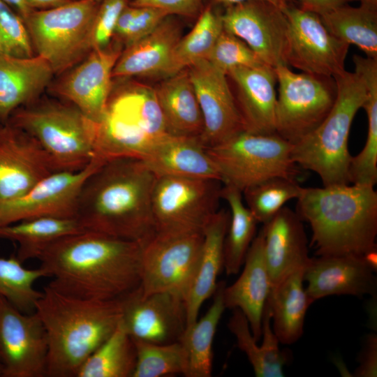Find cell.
Listing matches in <instances>:
<instances>
[{
  "mask_svg": "<svg viewBox=\"0 0 377 377\" xmlns=\"http://www.w3.org/2000/svg\"><path fill=\"white\" fill-rule=\"evenodd\" d=\"M141 250L138 242L84 230L57 240L38 260L54 290L84 300H118L140 286Z\"/></svg>",
  "mask_w": 377,
  "mask_h": 377,
  "instance_id": "1",
  "label": "cell"
},
{
  "mask_svg": "<svg viewBox=\"0 0 377 377\" xmlns=\"http://www.w3.org/2000/svg\"><path fill=\"white\" fill-rule=\"evenodd\" d=\"M156 178L141 158L106 161L84 181L75 218L85 230L142 245L156 233L151 212Z\"/></svg>",
  "mask_w": 377,
  "mask_h": 377,
  "instance_id": "2",
  "label": "cell"
},
{
  "mask_svg": "<svg viewBox=\"0 0 377 377\" xmlns=\"http://www.w3.org/2000/svg\"><path fill=\"white\" fill-rule=\"evenodd\" d=\"M297 214L311 229L318 256L376 253L377 192L374 186L338 184L302 188Z\"/></svg>",
  "mask_w": 377,
  "mask_h": 377,
  "instance_id": "3",
  "label": "cell"
},
{
  "mask_svg": "<svg viewBox=\"0 0 377 377\" xmlns=\"http://www.w3.org/2000/svg\"><path fill=\"white\" fill-rule=\"evenodd\" d=\"M34 311L46 332L48 377H76L84 361L114 332L121 318L119 299H80L48 285Z\"/></svg>",
  "mask_w": 377,
  "mask_h": 377,
  "instance_id": "4",
  "label": "cell"
},
{
  "mask_svg": "<svg viewBox=\"0 0 377 377\" xmlns=\"http://www.w3.org/2000/svg\"><path fill=\"white\" fill-rule=\"evenodd\" d=\"M170 135L154 87L133 78H113L104 112L96 123V157L142 159Z\"/></svg>",
  "mask_w": 377,
  "mask_h": 377,
  "instance_id": "5",
  "label": "cell"
},
{
  "mask_svg": "<svg viewBox=\"0 0 377 377\" xmlns=\"http://www.w3.org/2000/svg\"><path fill=\"white\" fill-rule=\"evenodd\" d=\"M333 77L337 98L331 110L291 151L293 162L319 175L323 186L350 184L348 136L355 115L366 98L364 84L355 72L345 70Z\"/></svg>",
  "mask_w": 377,
  "mask_h": 377,
  "instance_id": "6",
  "label": "cell"
},
{
  "mask_svg": "<svg viewBox=\"0 0 377 377\" xmlns=\"http://www.w3.org/2000/svg\"><path fill=\"white\" fill-rule=\"evenodd\" d=\"M7 123L34 137L58 172L80 170L96 158V123L68 102L40 97L15 110Z\"/></svg>",
  "mask_w": 377,
  "mask_h": 377,
  "instance_id": "7",
  "label": "cell"
},
{
  "mask_svg": "<svg viewBox=\"0 0 377 377\" xmlns=\"http://www.w3.org/2000/svg\"><path fill=\"white\" fill-rule=\"evenodd\" d=\"M100 2L76 0L48 9L31 10L24 20L36 54L61 75L93 50L92 36Z\"/></svg>",
  "mask_w": 377,
  "mask_h": 377,
  "instance_id": "8",
  "label": "cell"
},
{
  "mask_svg": "<svg viewBox=\"0 0 377 377\" xmlns=\"http://www.w3.org/2000/svg\"><path fill=\"white\" fill-rule=\"evenodd\" d=\"M292 147L276 133L243 131L206 149L222 183L242 192L272 177L295 179L297 165L292 159Z\"/></svg>",
  "mask_w": 377,
  "mask_h": 377,
  "instance_id": "9",
  "label": "cell"
},
{
  "mask_svg": "<svg viewBox=\"0 0 377 377\" xmlns=\"http://www.w3.org/2000/svg\"><path fill=\"white\" fill-rule=\"evenodd\" d=\"M274 71L279 83L276 133L293 145L328 114L337 98L336 82L332 77L295 73L286 65Z\"/></svg>",
  "mask_w": 377,
  "mask_h": 377,
  "instance_id": "10",
  "label": "cell"
},
{
  "mask_svg": "<svg viewBox=\"0 0 377 377\" xmlns=\"http://www.w3.org/2000/svg\"><path fill=\"white\" fill-rule=\"evenodd\" d=\"M222 182L158 176L151 195L156 233L202 232L219 210Z\"/></svg>",
  "mask_w": 377,
  "mask_h": 377,
  "instance_id": "11",
  "label": "cell"
},
{
  "mask_svg": "<svg viewBox=\"0 0 377 377\" xmlns=\"http://www.w3.org/2000/svg\"><path fill=\"white\" fill-rule=\"evenodd\" d=\"M202 243L203 232L155 233L142 245L139 286L142 293L173 292L185 298Z\"/></svg>",
  "mask_w": 377,
  "mask_h": 377,
  "instance_id": "12",
  "label": "cell"
},
{
  "mask_svg": "<svg viewBox=\"0 0 377 377\" xmlns=\"http://www.w3.org/2000/svg\"><path fill=\"white\" fill-rule=\"evenodd\" d=\"M286 64L304 73L334 77L345 71L349 45L333 36L319 15L288 6Z\"/></svg>",
  "mask_w": 377,
  "mask_h": 377,
  "instance_id": "13",
  "label": "cell"
},
{
  "mask_svg": "<svg viewBox=\"0 0 377 377\" xmlns=\"http://www.w3.org/2000/svg\"><path fill=\"white\" fill-rule=\"evenodd\" d=\"M223 29L243 40L265 64L286 65L288 20L283 9L265 1L225 6Z\"/></svg>",
  "mask_w": 377,
  "mask_h": 377,
  "instance_id": "14",
  "label": "cell"
},
{
  "mask_svg": "<svg viewBox=\"0 0 377 377\" xmlns=\"http://www.w3.org/2000/svg\"><path fill=\"white\" fill-rule=\"evenodd\" d=\"M2 377L46 376L47 340L36 313H24L0 296Z\"/></svg>",
  "mask_w": 377,
  "mask_h": 377,
  "instance_id": "15",
  "label": "cell"
},
{
  "mask_svg": "<svg viewBox=\"0 0 377 377\" xmlns=\"http://www.w3.org/2000/svg\"><path fill=\"white\" fill-rule=\"evenodd\" d=\"M104 162L96 158L80 170L54 172L22 195L0 199V227L43 216L75 218L84 181Z\"/></svg>",
  "mask_w": 377,
  "mask_h": 377,
  "instance_id": "16",
  "label": "cell"
},
{
  "mask_svg": "<svg viewBox=\"0 0 377 377\" xmlns=\"http://www.w3.org/2000/svg\"><path fill=\"white\" fill-rule=\"evenodd\" d=\"M120 324L135 340L156 344L179 341L186 328L184 297L173 292L144 295L139 286L119 299Z\"/></svg>",
  "mask_w": 377,
  "mask_h": 377,
  "instance_id": "17",
  "label": "cell"
},
{
  "mask_svg": "<svg viewBox=\"0 0 377 377\" xmlns=\"http://www.w3.org/2000/svg\"><path fill=\"white\" fill-rule=\"evenodd\" d=\"M123 47L112 40L103 49H93L78 64L49 85L60 100L76 106L97 123L104 112L112 85V71Z\"/></svg>",
  "mask_w": 377,
  "mask_h": 377,
  "instance_id": "18",
  "label": "cell"
},
{
  "mask_svg": "<svg viewBox=\"0 0 377 377\" xmlns=\"http://www.w3.org/2000/svg\"><path fill=\"white\" fill-rule=\"evenodd\" d=\"M187 69L203 118L201 144L208 148L244 131L226 74L206 59Z\"/></svg>",
  "mask_w": 377,
  "mask_h": 377,
  "instance_id": "19",
  "label": "cell"
},
{
  "mask_svg": "<svg viewBox=\"0 0 377 377\" xmlns=\"http://www.w3.org/2000/svg\"><path fill=\"white\" fill-rule=\"evenodd\" d=\"M57 172L34 137L9 123L0 126V199L22 195Z\"/></svg>",
  "mask_w": 377,
  "mask_h": 377,
  "instance_id": "20",
  "label": "cell"
},
{
  "mask_svg": "<svg viewBox=\"0 0 377 377\" xmlns=\"http://www.w3.org/2000/svg\"><path fill=\"white\" fill-rule=\"evenodd\" d=\"M376 253L368 256L355 255L325 256L311 258L304 274L306 291L313 302L330 295H348L361 297L376 295Z\"/></svg>",
  "mask_w": 377,
  "mask_h": 377,
  "instance_id": "21",
  "label": "cell"
},
{
  "mask_svg": "<svg viewBox=\"0 0 377 377\" xmlns=\"http://www.w3.org/2000/svg\"><path fill=\"white\" fill-rule=\"evenodd\" d=\"M226 75L234 87L231 90L244 131L258 134L276 133L277 79L274 68L266 64L239 67Z\"/></svg>",
  "mask_w": 377,
  "mask_h": 377,
  "instance_id": "22",
  "label": "cell"
},
{
  "mask_svg": "<svg viewBox=\"0 0 377 377\" xmlns=\"http://www.w3.org/2000/svg\"><path fill=\"white\" fill-rule=\"evenodd\" d=\"M302 221L297 212L283 207L263 224L264 256L272 288L311 263Z\"/></svg>",
  "mask_w": 377,
  "mask_h": 377,
  "instance_id": "23",
  "label": "cell"
},
{
  "mask_svg": "<svg viewBox=\"0 0 377 377\" xmlns=\"http://www.w3.org/2000/svg\"><path fill=\"white\" fill-rule=\"evenodd\" d=\"M182 36L177 16H167L148 35L123 48L113 68L112 78H163Z\"/></svg>",
  "mask_w": 377,
  "mask_h": 377,
  "instance_id": "24",
  "label": "cell"
},
{
  "mask_svg": "<svg viewBox=\"0 0 377 377\" xmlns=\"http://www.w3.org/2000/svg\"><path fill=\"white\" fill-rule=\"evenodd\" d=\"M239 278L223 289L226 309H238L246 316L253 337L262 336V320L265 304L272 284L267 269L262 230L255 236L245 257Z\"/></svg>",
  "mask_w": 377,
  "mask_h": 377,
  "instance_id": "25",
  "label": "cell"
},
{
  "mask_svg": "<svg viewBox=\"0 0 377 377\" xmlns=\"http://www.w3.org/2000/svg\"><path fill=\"white\" fill-rule=\"evenodd\" d=\"M54 75L39 55L20 58L0 54V122L7 123L15 110L40 98Z\"/></svg>",
  "mask_w": 377,
  "mask_h": 377,
  "instance_id": "26",
  "label": "cell"
},
{
  "mask_svg": "<svg viewBox=\"0 0 377 377\" xmlns=\"http://www.w3.org/2000/svg\"><path fill=\"white\" fill-rule=\"evenodd\" d=\"M230 213L219 209L203 228V243L189 288L185 296L186 327L193 324L204 302L212 296L217 277L223 268V244Z\"/></svg>",
  "mask_w": 377,
  "mask_h": 377,
  "instance_id": "27",
  "label": "cell"
},
{
  "mask_svg": "<svg viewBox=\"0 0 377 377\" xmlns=\"http://www.w3.org/2000/svg\"><path fill=\"white\" fill-rule=\"evenodd\" d=\"M158 176L217 179L219 172L199 138L169 135L142 158Z\"/></svg>",
  "mask_w": 377,
  "mask_h": 377,
  "instance_id": "28",
  "label": "cell"
},
{
  "mask_svg": "<svg viewBox=\"0 0 377 377\" xmlns=\"http://www.w3.org/2000/svg\"><path fill=\"white\" fill-rule=\"evenodd\" d=\"M154 89L168 133L200 138L203 118L188 69L163 78Z\"/></svg>",
  "mask_w": 377,
  "mask_h": 377,
  "instance_id": "29",
  "label": "cell"
},
{
  "mask_svg": "<svg viewBox=\"0 0 377 377\" xmlns=\"http://www.w3.org/2000/svg\"><path fill=\"white\" fill-rule=\"evenodd\" d=\"M233 312L228 327L235 337L238 348L245 353L257 377H283L288 355L279 348V341L271 325L270 309L266 302L262 320L263 343L258 346L248 320L238 309Z\"/></svg>",
  "mask_w": 377,
  "mask_h": 377,
  "instance_id": "30",
  "label": "cell"
},
{
  "mask_svg": "<svg viewBox=\"0 0 377 377\" xmlns=\"http://www.w3.org/2000/svg\"><path fill=\"white\" fill-rule=\"evenodd\" d=\"M304 271L298 269L272 287L267 300L272 330L283 344H292L302 337L306 313L313 303L304 287Z\"/></svg>",
  "mask_w": 377,
  "mask_h": 377,
  "instance_id": "31",
  "label": "cell"
},
{
  "mask_svg": "<svg viewBox=\"0 0 377 377\" xmlns=\"http://www.w3.org/2000/svg\"><path fill=\"white\" fill-rule=\"evenodd\" d=\"M84 230L76 218L43 216L0 227V239L17 244L15 256L23 263L38 259L57 240Z\"/></svg>",
  "mask_w": 377,
  "mask_h": 377,
  "instance_id": "32",
  "label": "cell"
},
{
  "mask_svg": "<svg viewBox=\"0 0 377 377\" xmlns=\"http://www.w3.org/2000/svg\"><path fill=\"white\" fill-rule=\"evenodd\" d=\"M225 281L217 283L213 302L206 313L187 327L179 341L187 357L186 377H210L212 374L213 341L226 306L223 302Z\"/></svg>",
  "mask_w": 377,
  "mask_h": 377,
  "instance_id": "33",
  "label": "cell"
},
{
  "mask_svg": "<svg viewBox=\"0 0 377 377\" xmlns=\"http://www.w3.org/2000/svg\"><path fill=\"white\" fill-rule=\"evenodd\" d=\"M221 195L230 208L223 244V268L228 275L237 274L255 237L258 221L244 205L241 191L223 184Z\"/></svg>",
  "mask_w": 377,
  "mask_h": 377,
  "instance_id": "34",
  "label": "cell"
},
{
  "mask_svg": "<svg viewBox=\"0 0 377 377\" xmlns=\"http://www.w3.org/2000/svg\"><path fill=\"white\" fill-rule=\"evenodd\" d=\"M320 17L336 38L357 46L366 57L377 59V9L346 4Z\"/></svg>",
  "mask_w": 377,
  "mask_h": 377,
  "instance_id": "35",
  "label": "cell"
},
{
  "mask_svg": "<svg viewBox=\"0 0 377 377\" xmlns=\"http://www.w3.org/2000/svg\"><path fill=\"white\" fill-rule=\"evenodd\" d=\"M221 13L212 3L207 4L192 29L175 45L163 78L207 59L223 30Z\"/></svg>",
  "mask_w": 377,
  "mask_h": 377,
  "instance_id": "36",
  "label": "cell"
},
{
  "mask_svg": "<svg viewBox=\"0 0 377 377\" xmlns=\"http://www.w3.org/2000/svg\"><path fill=\"white\" fill-rule=\"evenodd\" d=\"M135 364L134 341L119 323L84 361L76 377H132Z\"/></svg>",
  "mask_w": 377,
  "mask_h": 377,
  "instance_id": "37",
  "label": "cell"
},
{
  "mask_svg": "<svg viewBox=\"0 0 377 377\" xmlns=\"http://www.w3.org/2000/svg\"><path fill=\"white\" fill-rule=\"evenodd\" d=\"M41 268L28 269L13 255L0 258V296L20 311L30 313L35 311L36 301L42 292L34 288L39 279L47 277Z\"/></svg>",
  "mask_w": 377,
  "mask_h": 377,
  "instance_id": "38",
  "label": "cell"
},
{
  "mask_svg": "<svg viewBox=\"0 0 377 377\" xmlns=\"http://www.w3.org/2000/svg\"><path fill=\"white\" fill-rule=\"evenodd\" d=\"M136 364L132 377L186 376L188 363L185 348L179 341L156 344L133 339Z\"/></svg>",
  "mask_w": 377,
  "mask_h": 377,
  "instance_id": "39",
  "label": "cell"
},
{
  "mask_svg": "<svg viewBox=\"0 0 377 377\" xmlns=\"http://www.w3.org/2000/svg\"><path fill=\"white\" fill-rule=\"evenodd\" d=\"M302 188L295 178L276 177L247 188L242 193L258 223L265 224L286 202L297 199Z\"/></svg>",
  "mask_w": 377,
  "mask_h": 377,
  "instance_id": "40",
  "label": "cell"
},
{
  "mask_svg": "<svg viewBox=\"0 0 377 377\" xmlns=\"http://www.w3.org/2000/svg\"><path fill=\"white\" fill-rule=\"evenodd\" d=\"M362 108L365 110L368 129L362 151L351 156L348 176L353 184L374 186L377 182V85L367 84Z\"/></svg>",
  "mask_w": 377,
  "mask_h": 377,
  "instance_id": "41",
  "label": "cell"
},
{
  "mask_svg": "<svg viewBox=\"0 0 377 377\" xmlns=\"http://www.w3.org/2000/svg\"><path fill=\"white\" fill-rule=\"evenodd\" d=\"M206 60L226 74L239 67L265 64L243 40L224 29Z\"/></svg>",
  "mask_w": 377,
  "mask_h": 377,
  "instance_id": "42",
  "label": "cell"
},
{
  "mask_svg": "<svg viewBox=\"0 0 377 377\" xmlns=\"http://www.w3.org/2000/svg\"><path fill=\"white\" fill-rule=\"evenodd\" d=\"M23 19L0 0V54L20 58L36 55Z\"/></svg>",
  "mask_w": 377,
  "mask_h": 377,
  "instance_id": "43",
  "label": "cell"
},
{
  "mask_svg": "<svg viewBox=\"0 0 377 377\" xmlns=\"http://www.w3.org/2000/svg\"><path fill=\"white\" fill-rule=\"evenodd\" d=\"M130 1L101 0L100 1L94 25L93 49H103L112 43L118 18Z\"/></svg>",
  "mask_w": 377,
  "mask_h": 377,
  "instance_id": "44",
  "label": "cell"
},
{
  "mask_svg": "<svg viewBox=\"0 0 377 377\" xmlns=\"http://www.w3.org/2000/svg\"><path fill=\"white\" fill-rule=\"evenodd\" d=\"M167 16L165 12L155 8L135 6L129 25L117 43L123 48L131 45L151 33Z\"/></svg>",
  "mask_w": 377,
  "mask_h": 377,
  "instance_id": "45",
  "label": "cell"
},
{
  "mask_svg": "<svg viewBox=\"0 0 377 377\" xmlns=\"http://www.w3.org/2000/svg\"><path fill=\"white\" fill-rule=\"evenodd\" d=\"M205 0H131L134 6L152 7L165 12L168 15L197 19L207 5Z\"/></svg>",
  "mask_w": 377,
  "mask_h": 377,
  "instance_id": "46",
  "label": "cell"
},
{
  "mask_svg": "<svg viewBox=\"0 0 377 377\" xmlns=\"http://www.w3.org/2000/svg\"><path fill=\"white\" fill-rule=\"evenodd\" d=\"M360 365L355 371L356 377H376L377 375V335L367 336L359 356Z\"/></svg>",
  "mask_w": 377,
  "mask_h": 377,
  "instance_id": "47",
  "label": "cell"
},
{
  "mask_svg": "<svg viewBox=\"0 0 377 377\" xmlns=\"http://www.w3.org/2000/svg\"><path fill=\"white\" fill-rule=\"evenodd\" d=\"M355 0H299L300 8L319 16Z\"/></svg>",
  "mask_w": 377,
  "mask_h": 377,
  "instance_id": "48",
  "label": "cell"
},
{
  "mask_svg": "<svg viewBox=\"0 0 377 377\" xmlns=\"http://www.w3.org/2000/svg\"><path fill=\"white\" fill-rule=\"evenodd\" d=\"M76 0H25L29 7L34 10H43L58 7Z\"/></svg>",
  "mask_w": 377,
  "mask_h": 377,
  "instance_id": "49",
  "label": "cell"
},
{
  "mask_svg": "<svg viewBox=\"0 0 377 377\" xmlns=\"http://www.w3.org/2000/svg\"><path fill=\"white\" fill-rule=\"evenodd\" d=\"M4 3L10 6L13 10H15L23 19V20L27 17L29 13L31 11V8L29 7L25 0H1Z\"/></svg>",
  "mask_w": 377,
  "mask_h": 377,
  "instance_id": "50",
  "label": "cell"
},
{
  "mask_svg": "<svg viewBox=\"0 0 377 377\" xmlns=\"http://www.w3.org/2000/svg\"><path fill=\"white\" fill-rule=\"evenodd\" d=\"M246 1H250V0H214V2L216 4L223 5L225 7L227 6L238 3ZM260 1H265L270 2L283 10L285 8H286L289 5L288 2L290 0H260Z\"/></svg>",
  "mask_w": 377,
  "mask_h": 377,
  "instance_id": "51",
  "label": "cell"
},
{
  "mask_svg": "<svg viewBox=\"0 0 377 377\" xmlns=\"http://www.w3.org/2000/svg\"><path fill=\"white\" fill-rule=\"evenodd\" d=\"M360 4L377 9V0H359Z\"/></svg>",
  "mask_w": 377,
  "mask_h": 377,
  "instance_id": "52",
  "label": "cell"
},
{
  "mask_svg": "<svg viewBox=\"0 0 377 377\" xmlns=\"http://www.w3.org/2000/svg\"><path fill=\"white\" fill-rule=\"evenodd\" d=\"M3 372V366L1 359L0 357V377H2Z\"/></svg>",
  "mask_w": 377,
  "mask_h": 377,
  "instance_id": "53",
  "label": "cell"
},
{
  "mask_svg": "<svg viewBox=\"0 0 377 377\" xmlns=\"http://www.w3.org/2000/svg\"><path fill=\"white\" fill-rule=\"evenodd\" d=\"M96 1H98V2H100L101 0H96Z\"/></svg>",
  "mask_w": 377,
  "mask_h": 377,
  "instance_id": "54",
  "label": "cell"
},
{
  "mask_svg": "<svg viewBox=\"0 0 377 377\" xmlns=\"http://www.w3.org/2000/svg\"><path fill=\"white\" fill-rule=\"evenodd\" d=\"M2 124H1V123L0 122V126H1Z\"/></svg>",
  "mask_w": 377,
  "mask_h": 377,
  "instance_id": "55",
  "label": "cell"
}]
</instances>
